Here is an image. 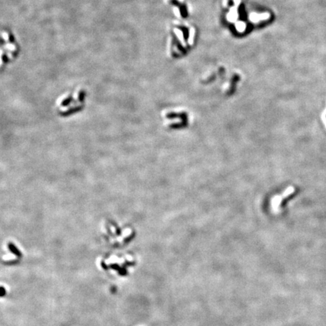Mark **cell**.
Masks as SVG:
<instances>
[{"label":"cell","instance_id":"obj_2","mask_svg":"<svg viewBox=\"0 0 326 326\" xmlns=\"http://www.w3.org/2000/svg\"><path fill=\"white\" fill-rule=\"evenodd\" d=\"M110 267L112 269H114V270H118L119 271V273L120 274H122V275H125L124 273H122V272H125V271L124 270H122V269L120 268L118 264H111V265H110Z\"/></svg>","mask_w":326,"mask_h":326},{"label":"cell","instance_id":"obj_7","mask_svg":"<svg viewBox=\"0 0 326 326\" xmlns=\"http://www.w3.org/2000/svg\"><path fill=\"white\" fill-rule=\"evenodd\" d=\"M101 265H102L103 268L105 269V270H107V269H108V267H107V265H106L104 262H101Z\"/></svg>","mask_w":326,"mask_h":326},{"label":"cell","instance_id":"obj_5","mask_svg":"<svg viewBox=\"0 0 326 326\" xmlns=\"http://www.w3.org/2000/svg\"><path fill=\"white\" fill-rule=\"evenodd\" d=\"M85 93L84 92V91H81V92H80L79 98H80V100H81V101H82V100H83V98H84V96H85Z\"/></svg>","mask_w":326,"mask_h":326},{"label":"cell","instance_id":"obj_4","mask_svg":"<svg viewBox=\"0 0 326 326\" xmlns=\"http://www.w3.org/2000/svg\"><path fill=\"white\" fill-rule=\"evenodd\" d=\"M9 41L11 43H14L15 42V38H14V36L12 34H10L9 35Z\"/></svg>","mask_w":326,"mask_h":326},{"label":"cell","instance_id":"obj_3","mask_svg":"<svg viewBox=\"0 0 326 326\" xmlns=\"http://www.w3.org/2000/svg\"><path fill=\"white\" fill-rule=\"evenodd\" d=\"M2 61H3L4 63H7L8 61H9V59H8V56H7L6 54H3V55H2Z\"/></svg>","mask_w":326,"mask_h":326},{"label":"cell","instance_id":"obj_6","mask_svg":"<svg viewBox=\"0 0 326 326\" xmlns=\"http://www.w3.org/2000/svg\"><path fill=\"white\" fill-rule=\"evenodd\" d=\"M1 289H2V293H1V297H4L5 294V289L4 288L3 286L1 287Z\"/></svg>","mask_w":326,"mask_h":326},{"label":"cell","instance_id":"obj_1","mask_svg":"<svg viewBox=\"0 0 326 326\" xmlns=\"http://www.w3.org/2000/svg\"><path fill=\"white\" fill-rule=\"evenodd\" d=\"M8 248H9L10 251H11L13 254H15V255L18 256V257H21V255H22V254H21V252L16 248V246H15V244H13L12 243H9V244H8Z\"/></svg>","mask_w":326,"mask_h":326}]
</instances>
